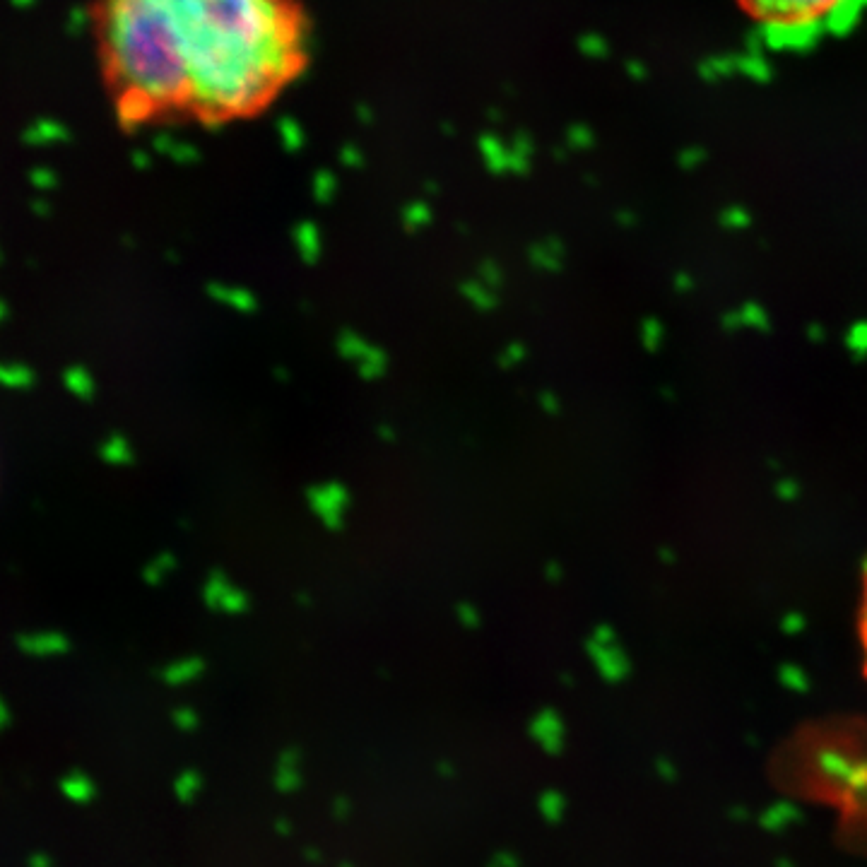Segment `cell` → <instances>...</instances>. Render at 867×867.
Wrapping results in <instances>:
<instances>
[{
  "mask_svg": "<svg viewBox=\"0 0 867 867\" xmlns=\"http://www.w3.org/2000/svg\"><path fill=\"white\" fill-rule=\"evenodd\" d=\"M754 32L774 49H805L843 34L867 0H735Z\"/></svg>",
  "mask_w": 867,
  "mask_h": 867,
  "instance_id": "2",
  "label": "cell"
},
{
  "mask_svg": "<svg viewBox=\"0 0 867 867\" xmlns=\"http://www.w3.org/2000/svg\"><path fill=\"white\" fill-rule=\"evenodd\" d=\"M487 867H518V860L513 858L511 853L499 851V853L492 855V860H489Z\"/></svg>",
  "mask_w": 867,
  "mask_h": 867,
  "instance_id": "18",
  "label": "cell"
},
{
  "mask_svg": "<svg viewBox=\"0 0 867 867\" xmlns=\"http://www.w3.org/2000/svg\"><path fill=\"white\" fill-rule=\"evenodd\" d=\"M171 721H174L176 728L184 730V733H193V730H198L200 716H198L196 709H188V706H181V709L174 711Z\"/></svg>",
  "mask_w": 867,
  "mask_h": 867,
  "instance_id": "17",
  "label": "cell"
},
{
  "mask_svg": "<svg viewBox=\"0 0 867 867\" xmlns=\"http://www.w3.org/2000/svg\"><path fill=\"white\" fill-rule=\"evenodd\" d=\"M456 619L460 627L468 631H475L482 627V612L477 610L473 603H468V600H463V603L456 605Z\"/></svg>",
  "mask_w": 867,
  "mask_h": 867,
  "instance_id": "14",
  "label": "cell"
},
{
  "mask_svg": "<svg viewBox=\"0 0 867 867\" xmlns=\"http://www.w3.org/2000/svg\"><path fill=\"white\" fill-rule=\"evenodd\" d=\"M379 436H381V439L391 441V444L395 441V432H393L391 427H388V424H381V427H379Z\"/></svg>",
  "mask_w": 867,
  "mask_h": 867,
  "instance_id": "19",
  "label": "cell"
},
{
  "mask_svg": "<svg viewBox=\"0 0 867 867\" xmlns=\"http://www.w3.org/2000/svg\"><path fill=\"white\" fill-rule=\"evenodd\" d=\"M208 670V663L200 656H186L179 660H171L167 668L162 670V680L171 687H184V684L198 682Z\"/></svg>",
  "mask_w": 867,
  "mask_h": 867,
  "instance_id": "7",
  "label": "cell"
},
{
  "mask_svg": "<svg viewBox=\"0 0 867 867\" xmlns=\"http://www.w3.org/2000/svg\"><path fill=\"white\" fill-rule=\"evenodd\" d=\"M63 790H66L73 800L87 802L94 795V783L85 774H73L63 783Z\"/></svg>",
  "mask_w": 867,
  "mask_h": 867,
  "instance_id": "13",
  "label": "cell"
},
{
  "mask_svg": "<svg viewBox=\"0 0 867 867\" xmlns=\"http://www.w3.org/2000/svg\"><path fill=\"white\" fill-rule=\"evenodd\" d=\"M460 294L468 299V304L477 314H494L499 306L497 294L489 289V285H480V282H465V285H460Z\"/></svg>",
  "mask_w": 867,
  "mask_h": 867,
  "instance_id": "9",
  "label": "cell"
},
{
  "mask_svg": "<svg viewBox=\"0 0 867 867\" xmlns=\"http://www.w3.org/2000/svg\"><path fill=\"white\" fill-rule=\"evenodd\" d=\"M277 831H280V834H289V831H292V824L285 822V819H280V822H277Z\"/></svg>",
  "mask_w": 867,
  "mask_h": 867,
  "instance_id": "21",
  "label": "cell"
},
{
  "mask_svg": "<svg viewBox=\"0 0 867 867\" xmlns=\"http://www.w3.org/2000/svg\"><path fill=\"white\" fill-rule=\"evenodd\" d=\"M275 786L282 793H294L302 786V759L297 749H285L275 766Z\"/></svg>",
  "mask_w": 867,
  "mask_h": 867,
  "instance_id": "8",
  "label": "cell"
},
{
  "mask_svg": "<svg viewBox=\"0 0 867 867\" xmlns=\"http://www.w3.org/2000/svg\"><path fill=\"white\" fill-rule=\"evenodd\" d=\"M99 78L123 131H224L263 119L309 75L306 0H94Z\"/></svg>",
  "mask_w": 867,
  "mask_h": 867,
  "instance_id": "1",
  "label": "cell"
},
{
  "mask_svg": "<svg viewBox=\"0 0 867 867\" xmlns=\"http://www.w3.org/2000/svg\"><path fill=\"white\" fill-rule=\"evenodd\" d=\"M554 718L550 716V713H540L538 718H535L533 721V725H530V733H533V737L538 742H542V745H545L547 749H554L557 747V733H554Z\"/></svg>",
  "mask_w": 867,
  "mask_h": 867,
  "instance_id": "12",
  "label": "cell"
},
{
  "mask_svg": "<svg viewBox=\"0 0 867 867\" xmlns=\"http://www.w3.org/2000/svg\"><path fill=\"white\" fill-rule=\"evenodd\" d=\"M858 644L860 656H863L865 675H867V564L863 581H860V603H858Z\"/></svg>",
  "mask_w": 867,
  "mask_h": 867,
  "instance_id": "11",
  "label": "cell"
},
{
  "mask_svg": "<svg viewBox=\"0 0 867 867\" xmlns=\"http://www.w3.org/2000/svg\"><path fill=\"white\" fill-rule=\"evenodd\" d=\"M523 359H526V347H523L521 342H511L509 347H504V352H499L497 364H499V369L509 371L513 367H518Z\"/></svg>",
  "mask_w": 867,
  "mask_h": 867,
  "instance_id": "16",
  "label": "cell"
},
{
  "mask_svg": "<svg viewBox=\"0 0 867 867\" xmlns=\"http://www.w3.org/2000/svg\"><path fill=\"white\" fill-rule=\"evenodd\" d=\"M306 506L314 518L330 533H340L347 526V513L352 509V492L345 482L323 480L306 489Z\"/></svg>",
  "mask_w": 867,
  "mask_h": 867,
  "instance_id": "3",
  "label": "cell"
},
{
  "mask_svg": "<svg viewBox=\"0 0 867 867\" xmlns=\"http://www.w3.org/2000/svg\"><path fill=\"white\" fill-rule=\"evenodd\" d=\"M208 297L215 299L217 304H222L224 309L234 311V314H241V316H251L258 311L256 294L249 292L246 287H232V285L212 282V285H208Z\"/></svg>",
  "mask_w": 867,
  "mask_h": 867,
  "instance_id": "6",
  "label": "cell"
},
{
  "mask_svg": "<svg viewBox=\"0 0 867 867\" xmlns=\"http://www.w3.org/2000/svg\"><path fill=\"white\" fill-rule=\"evenodd\" d=\"M200 598L210 612L224 617H241L251 610V595L229 578L227 571L212 569L205 576Z\"/></svg>",
  "mask_w": 867,
  "mask_h": 867,
  "instance_id": "5",
  "label": "cell"
},
{
  "mask_svg": "<svg viewBox=\"0 0 867 867\" xmlns=\"http://www.w3.org/2000/svg\"><path fill=\"white\" fill-rule=\"evenodd\" d=\"M174 569H176V557H174V554H162V557L152 562L150 571H147V581H150V583L164 581V578H167Z\"/></svg>",
  "mask_w": 867,
  "mask_h": 867,
  "instance_id": "15",
  "label": "cell"
},
{
  "mask_svg": "<svg viewBox=\"0 0 867 867\" xmlns=\"http://www.w3.org/2000/svg\"><path fill=\"white\" fill-rule=\"evenodd\" d=\"M200 790H203V776H200L198 771L188 769V771H181V774L176 776L174 795L181 802H193L200 795Z\"/></svg>",
  "mask_w": 867,
  "mask_h": 867,
  "instance_id": "10",
  "label": "cell"
},
{
  "mask_svg": "<svg viewBox=\"0 0 867 867\" xmlns=\"http://www.w3.org/2000/svg\"><path fill=\"white\" fill-rule=\"evenodd\" d=\"M347 812H350V802H345V800H338V802H335V815H338V817H345Z\"/></svg>",
  "mask_w": 867,
  "mask_h": 867,
  "instance_id": "20",
  "label": "cell"
},
{
  "mask_svg": "<svg viewBox=\"0 0 867 867\" xmlns=\"http://www.w3.org/2000/svg\"><path fill=\"white\" fill-rule=\"evenodd\" d=\"M335 350L345 362L355 364L357 376L362 381H379L388 374V364H391L388 352L364 338L357 330L342 328L335 335Z\"/></svg>",
  "mask_w": 867,
  "mask_h": 867,
  "instance_id": "4",
  "label": "cell"
}]
</instances>
